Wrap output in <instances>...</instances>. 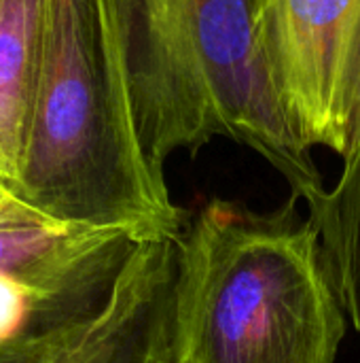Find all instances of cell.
I'll use <instances>...</instances> for the list:
<instances>
[{
  "instance_id": "obj_1",
  "label": "cell",
  "mask_w": 360,
  "mask_h": 363,
  "mask_svg": "<svg viewBox=\"0 0 360 363\" xmlns=\"http://www.w3.org/2000/svg\"><path fill=\"white\" fill-rule=\"evenodd\" d=\"M15 198L47 221L174 240L185 213L142 149L104 0H47Z\"/></svg>"
},
{
  "instance_id": "obj_2",
  "label": "cell",
  "mask_w": 360,
  "mask_h": 363,
  "mask_svg": "<svg viewBox=\"0 0 360 363\" xmlns=\"http://www.w3.org/2000/svg\"><path fill=\"white\" fill-rule=\"evenodd\" d=\"M136 130L163 170L174 151L195 155L227 136L263 155L291 194L318 206L327 189L312 147L272 85L257 0H104Z\"/></svg>"
},
{
  "instance_id": "obj_3",
  "label": "cell",
  "mask_w": 360,
  "mask_h": 363,
  "mask_svg": "<svg viewBox=\"0 0 360 363\" xmlns=\"http://www.w3.org/2000/svg\"><path fill=\"white\" fill-rule=\"evenodd\" d=\"M291 194L259 213L212 198L178 240L170 363H335L346 313L320 232Z\"/></svg>"
},
{
  "instance_id": "obj_4",
  "label": "cell",
  "mask_w": 360,
  "mask_h": 363,
  "mask_svg": "<svg viewBox=\"0 0 360 363\" xmlns=\"http://www.w3.org/2000/svg\"><path fill=\"white\" fill-rule=\"evenodd\" d=\"M257 36L295 132L346 160L360 140V0H257Z\"/></svg>"
},
{
  "instance_id": "obj_5",
  "label": "cell",
  "mask_w": 360,
  "mask_h": 363,
  "mask_svg": "<svg viewBox=\"0 0 360 363\" xmlns=\"http://www.w3.org/2000/svg\"><path fill=\"white\" fill-rule=\"evenodd\" d=\"M138 245L115 230L51 221L0 225V353L100 311Z\"/></svg>"
},
{
  "instance_id": "obj_6",
  "label": "cell",
  "mask_w": 360,
  "mask_h": 363,
  "mask_svg": "<svg viewBox=\"0 0 360 363\" xmlns=\"http://www.w3.org/2000/svg\"><path fill=\"white\" fill-rule=\"evenodd\" d=\"M178 242H140L108 300L87 319L38 342L0 353V363H95L170 317Z\"/></svg>"
},
{
  "instance_id": "obj_7",
  "label": "cell",
  "mask_w": 360,
  "mask_h": 363,
  "mask_svg": "<svg viewBox=\"0 0 360 363\" xmlns=\"http://www.w3.org/2000/svg\"><path fill=\"white\" fill-rule=\"evenodd\" d=\"M310 217L320 232L329 283L352 328L360 332V140L344 160L339 181Z\"/></svg>"
},
{
  "instance_id": "obj_8",
  "label": "cell",
  "mask_w": 360,
  "mask_h": 363,
  "mask_svg": "<svg viewBox=\"0 0 360 363\" xmlns=\"http://www.w3.org/2000/svg\"><path fill=\"white\" fill-rule=\"evenodd\" d=\"M47 0H0V102L23 123L32 108L45 43Z\"/></svg>"
},
{
  "instance_id": "obj_9",
  "label": "cell",
  "mask_w": 360,
  "mask_h": 363,
  "mask_svg": "<svg viewBox=\"0 0 360 363\" xmlns=\"http://www.w3.org/2000/svg\"><path fill=\"white\" fill-rule=\"evenodd\" d=\"M95 363H170V317Z\"/></svg>"
},
{
  "instance_id": "obj_10",
  "label": "cell",
  "mask_w": 360,
  "mask_h": 363,
  "mask_svg": "<svg viewBox=\"0 0 360 363\" xmlns=\"http://www.w3.org/2000/svg\"><path fill=\"white\" fill-rule=\"evenodd\" d=\"M23 147V123L0 102V183L13 191Z\"/></svg>"
},
{
  "instance_id": "obj_11",
  "label": "cell",
  "mask_w": 360,
  "mask_h": 363,
  "mask_svg": "<svg viewBox=\"0 0 360 363\" xmlns=\"http://www.w3.org/2000/svg\"><path fill=\"white\" fill-rule=\"evenodd\" d=\"M36 221H47V219L36 215L30 206H25L19 198H15V194L6 185L0 183V225H8V223H36Z\"/></svg>"
}]
</instances>
